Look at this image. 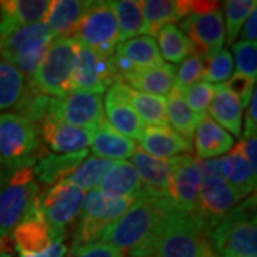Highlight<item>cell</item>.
Wrapping results in <instances>:
<instances>
[{"label":"cell","mask_w":257,"mask_h":257,"mask_svg":"<svg viewBox=\"0 0 257 257\" xmlns=\"http://www.w3.org/2000/svg\"><path fill=\"white\" fill-rule=\"evenodd\" d=\"M104 110H106V116H107L106 120L116 132H119L120 135L132 139V140L133 139L139 140L140 136L143 135L146 124L142 121V119L126 101L111 90H109L107 96H106Z\"/></svg>","instance_id":"obj_29"},{"label":"cell","mask_w":257,"mask_h":257,"mask_svg":"<svg viewBox=\"0 0 257 257\" xmlns=\"http://www.w3.org/2000/svg\"><path fill=\"white\" fill-rule=\"evenodd\" d=\"M90 2L55 0L50 5L46 23L55 37H73Z\"/></svg>","instance_id":"obj_28"},{"label":"cell","mask_w":257,"mask_h":257,"mask_svg":"<svg viewBox=\"0 0 257 257\" xmlns=\"http://www.w3.org/2000/svg\"><path fill=\"white\" fill-rule=\"evenodd\" d=\"M224 15L226 18V26H224V35L229 45H233L234 40L240 35V30L243 28L244 22L251 15V12L256 9V0H229L224 2Z\"/></svg>","instance_id":"obj_39"},{"label":"cell","mask_w":257,"mask_h":257,"mask_svg":"<svg viewBox=\"0 0 257 257\" xmlns=\"http://www.w3.org/2000/svg\"><path fill=\"white\" fill-rule=\"evenodd\" d=\"M12 233L18 253H25V254L43 253L52 246V243L56 239H59L52 233L45 219L36 210V204H35V210L22 223H19Z\"/></svg>","instance_id":"obj_20"},{"label":"cell","mask_w":257,"mask_h":257,"mask_svg":"<svg viewBox=\"0 0 257 257\" xmlns=\"http://www.w3.org/2000/svg\"><path fill=\"white\" fill-rule=\"evenodd\" d=\"M109 90L116 93L119 97L126 101L145 124L167 126L169 121H167L166 97H159V96L138 92L121 80L111 84Z\"/></svg>","instance_id":"obj_18"},{"label":"cell","mask_w":257,"mask_h":257,"mask_svg":"<svg viewBox=\"0 0 257 257\" xmlns=\"http://www.w3.org/2000/svg\"><path fill=\"white\" fill-rule=\"evenodd\" d=\"M216 257H219V256H216Z\"/></svg>","instance_id":"obj_53"},{"label":"cell","mask_w":257,"mask_h":257,"mask_svg":"<svg viewBox=\"0 0 257 257\" xmlns=\"http://www.w3.org/2000/svg\"><path fill=\"white\" fill-rule=\"evenodd\" d=\"M200 193L202 173L199 160L190 155L176 156L173 173L163 199L173 210L197 213Z\"/></svg>","instance_id":"obj_12"},{"label":"cell","mask_w":257,"mask_h":257,"mask_svg":"<svg viewBox=\"0 0 257 257\" xmlns=\"http://www.w3.org/2000/svg\"><path fill=\"white\" fill-rule=\"evenodd\" d=\"M120 80L113 56L106 57L89 47L79 46L72 77V92L82 90L101 96L111 84Z\"/></svg>","instance_id":"obj_13"},{"label":"cell","mask_w":257,"mask_h":257,"mask_svg":"<svg viewBox=\"0 0 257 257\" xmlns=\"http://www.w3.org/2000/svg\"><path fill=\"white\" fill-rule=\"evenodd\" d=\"M132 165L149 192L160 197H165L170 177L173 173L175 157L160 159V157L150 156L138 147L132 156Z\"/></svg>","instance_id":"obj_21"},{"label":"cell","mask_w":257,"mask_h":257,"mask_svg":"<svg viewBox=\"0 0 257 257\" xmlns=\"http://www.w3.org/2000/svg\"><path fill=\"white\" fill-rule=\"evenodd\" d=\"M211 247L219 257H256V196L241 200L210 231Z\"/></svg>","instance_id":"obj_3"},{"label":"cell","mask_w":257,"mask_h":257,"mask_svg":"<svg viewBox=\"0 0 257 257\" xmlns=\"http://www.w3.org/2000/svg\"><path fill=\"white\" fill-rule=\"evenodd\" d=\"M209 113L220 127L229 130L234 136L241 135V121H243V107L240 101L231 96L224 84L214 86V96L209 106Z\"/></svg>","instance_id":"obj_30"},{"label":"cell","mask_w":257,"mask_h":257,"mask_svg":"<svg viewBox=\"0 0 257 257\" xmlns=\"http://www.w3.org/2000/svg\"><path fill=\"white\" fill-rule=\"evenodd\" d=\"M28 79L12 64L0 60V111L16 109Z\"/></svg>","instance_id":"obj_37"},{"label":"cell","mask_w":257,"mask_h":257,"mask_svg":"<svg viewBox=\"0 0 257 257\" xmlns=\"http://www.w3.org/2000/svg\"><path fill=\"white\" fill-rule=\"evenodd\" d=\"M180 93L190 110L196 114L206 116V111L209 110V106L214 96V86L206 82H199Z\"/></svg>","instance_id":"obj_42"},{"label":"cell","mask_w":257,"mask_h":257,"mask_svg":"<svg viewBox=\"0 0 257 257\" xmlns=\"http://www.w3.org/2000/svg\"><path fill=\"white\" fill-rule=\"evenodd\" d=\"M180 26L192 42L194 53L202 56L204 60L223 49L226 35L220 8L209 13H189L180 20Z\"/></svg>","instance_id":"obj_15"},{"label":"cell","mask_w":257,"mask_h":257,"mask_svg":"<svg viewBox=\"0 0 257 257\" xmlns=\"http://www.w3.org/2000/svg\"><path fill=\"white\" fill-rule=\"evenodd\" d=\"M64 257H127L121 250L103 241L72 246Z\"/></svg>","instance_id":"obj_45"},{"label":"cell","mask_w":257,"mask_h":257,"mask_svg":"<svg viewBox=\"0 0 257 257\" xmlns=\"http://www.w3.org/2000/svg\"><path fill=\"white\" fill-rule=\"evenodd\" d=\"M8 247V239H2L0 237V253H3Z\"/></svg>","instance_id":"obj_50"},{"label":"cell","mask_w":257,"mask_h":257,"mask_svg":"<svg viewBox=\"0 0 257 257\" xmlns=\"http://www.w3.org/2000/svg\"><path fill=\"white\" fill-rule=\"evenodd\" d=\"M146 190L138 172L127 160H117L99 184V192L103 196L119 200H136Z\"/></svg>","instance_id":"obj_22"},{"label":"cell","mask_w":257,"mask_h":257,"mask_svg":"<svg viewBox=\"0 0 257 257\" xmlns=\"http://www.w3.org/2000/svg\"><path fill=\"white\" fill-rule=\"evenodd\" d=\"M87 155H89L87 149L76 153H64V155L47 153L33 167L35 176L43 184L53 186L56 183H60L73 175Z\"/></svg>","instance_id":"obj_26"},{"label":"cell","mask_w":257,"mask_h":257,"mask_svg":"<svg viewBox=\"0 0 257 257\" xmlns=\"http://www.w3.org/2000/svg\"><path fill=\"white\" fill-rule=\"evenodd\" d=\"M135 200H119L103 196L99 190H92L83 203L82 211L72 231V246H82L99 241L101 233L120 219Z\"/></svg>","instance_id":"obj_9"},{"label":"cell","mask_w":257,"mask_h":257,"mask_svg":"<svg viewBox=\"0 0 257 257\" xmlns=\"http://www.w3.org/2000/svg\"><path fill=\"white\" fill-rule=\"evenodd\" d=\"M92 152L97 157L110 160H126L136 152V143L116 132L104 119L99 127L93 130Z\"/></svg>","instance_id":"obj_27"},{"label":"cell","mask_w":257,"mask_h":257,"mask_svg":"<svg viewBox=\"0 0 257 257\" xmlns=\"http://www.w3.org/2000/svg\"><path fill=\"white\" fill-rule=\"evenodd\" d=\"M84 197V190L63 180L47 187L43 192H39L36 210L45 219L56 237H66L67 227L74 224L82 211Z\"/></svg>","instance_id":"obj_10"},{"label":"cell","mask_w":257,"mask_h":257,"mask_svg":"<svg viewBox=\"0 0 257 257\" xmlns=\"http://www.w3.org/2000/svg\"><path fill=\"white\" fill-rule=\"evenodd\" d=\"M50 99L52 97L43 94L35 86V83L28 79L26 89L22 94V99L18 103L15 110L18 111V114H20L22 117L29 120L30 123L39 126L42 123V120L47 117Z\"/></svg>","instance_id":"obj_38"},{"label":"cell","mask_w":257,"mask_h":257,"mask_svg":"<svg viewBox=\"0 0 257 257\" xmlns=\"http://www.w3.org/2000/svg\"><path fill=\"white\" fill-rule=\"evenodd\" d=\"M33 167L0 170V237L8 239L19 223L35 210L40 189Z\"/></svg>","instance_id":"obj_4"},{"label":"cell","mask_w":257,"mask_h":257,"mask_svg":"<svg viewBox=\"0 0 257 257\" xmlns=\"http://www.w3.org/2000/svg\"><path fill=\"white\" fill-rule=\"evenodd\" d=\"M210 226L197 213L167 210L159 226L153 257H216Z\"/></svg>","instance_id":"obj_2"},{"label":"cell","mask_w":257,"mask_h":257,"mask_svg":"<svg viewBox=\"0 0 257 257\" xmlns=\"http://www.w3.org/2000/svg\"><path fill=\"white\" fill-rule=\"evenodd\" d=\"M47 117L92 132L106 119L101 96L82 90H73L62 99H50Z\"/></svg>","instance_id":"obj_14"},{"label":"cell","mask_w":257,"mask_h":257,"mask_svg":"<svg viewBox=\"0 0 257 257\" xmlns=\"http://www.w3.org/2000/svg\"><path fill=\"white\" fill-rule=\"evenodd\" d=\"M39 130L45 146L62 155L86 150V147L92 143V130L76 127L50 117L42 120Z\"/></svg>","instance_id":"obj_17"},{"label":"cell","mask_w":257,"mask_h":257,"mask_svg":"<svg viewBox=\"0 0 257 257\" xmlns=\"http://www.w3.org/2000/svg\"><path fill=\"white\" fill-rule=\"evenodd\" d=\"M113 62L116 64L120 79L124 74L136 70L155 69L165 64L156 40L152 36L133 37L117 45L113 55Z\"/></svg>","instance_id":"obj_16"},{"label":"cell","mask_w":257,"mask_h":257,"mask_svg":"<svg viewBox=\"0 0 257 257\" xmlns=\"http://www.w3.org/2000/svg\"><path fill=\"white\" fill-rule=\"evenodd\" d=\"M73 37L82 45L106 57L114 55L120 42L119 25L109 2H90Z\"/></svg>","instance_id":"obj_11"},{"label":"cell","mask_w":257,"mask_h":257,"mask_svg":"<svg viewBox=\"0 0 257 257\" xmlns=\"http://www.w3.org/2000/svg\"><path fill=\"white\" fill-rule=\"evenodd\" d=\"M0 166H2V159H0Z\"/></svg>","instance_id":"obj_52"},{"label":"cell","mask_w":257,"mask_h":257,"mask_svg":"<svg viewBox=\"0 0 257 257\" xmlns=\"http://www.w3.org/2000/svg\"><path fill=\"white\" fill-rule=\"evenodd\" d=\"M243 145H244V153L247 157L250 167H251V172L256 175L257 173V139L256 135H251L247 139H243Z\"/></svg>","instance_id":"obj_48"},{"label":"cell","mask_w":257,"mask_h":257,"mask_svg":"<svg viewBox=\"0 0 257 257\" xmlns=\"http://www.w3.org/2000/svg\"><path fill=\"white\" fill-rule=\"evenodd\" d=\"M0 257H12L9 253H6V251H3V253H0Z\"/></svg>","instance_id":"obj_51"},{"label":"cell","mask_w":257,"mask_h":257,"mask_svg":"<svg viewBox=\"0 0 257 257\" xmlns=\"http://www.w3.org/2000/svg\"><path fill=\"white\" fill-rule=\"evenodd\" d=\"M143 152L160 159H170L182 153H190L193 145L190 140L180 136L169 126H149L139 139Z\"/></svg>","instance_id":"obj_23"},{"label":"cell","mask_w":257,"mask_h":257,"mask_svg":"<svg viewBox=\"0 0 257 257\" xmlns=\"http://www.w3.org/2000/svg\"><path fill=\"white\" fill-rule=\"evenodd\" d=\"M117 160L103 159L97 156H89L83 163L79 166V169L73 175L67 179L69 183L74 184L76 187L82 190H94L100 182L104 179V176L114 167Z\"/></svg>","instance_id":"obj_36"},{"label":"cell","mask_w":257,"mask_h":257,"mask_svg":"<svg viewBox=\"0 0 257 257\" xmlns=\"http://www.w3.org/2000/svg\"><path fill=\"white\" fill-rule=\"evenodd\" d=\"M234 140L210 117L204 116L194 132V149L197 160L217 159L229 153L233 149Z\"/></svg>","instance_id":"obj_24"},{"label":"cell","mask_w":257,"mask_h":257,"mask_svg":"<svg viewBox=\"0 0 257 257\" xmlns=\"http://www.w3.org/2000/svg\"><path fill=\"white\" fill-rule=\"evenodd\" d=\"M52 2L49 0H2L0 35L23 26L45 22Z\"/></svg>","instance_id":"obj_19"},{"label":"cell","mask_w":257,"mask_h":257,"mask_svg":"<svg viewBox=\"0 0 257 257\" xmlns=\"http://www.w3.org/2000/svg\"><path fill=\"white\" fill-rule=\"evenodd\" d=\"M233 53L236 59L237 73L244 74L250 79L256 80L257 77V43L240 40L233 43Z\"/></svg>","instance_id":"obj_43"},{"label":"cell","mask_w":257,"mask_h":257,"mask_svg":"<svg viewBox=\"0 0 257 257\" xmlns=\"http://www.w3.org/2000/svg\"><path fill=\"white\" fill-rule=\"evenodd\" d=\"M203 73H204V59L197 53H193L184 60L179 67V70L176 72L173 89L182 92L184 89L200 82L203 79Z\"/></svg>","instance_id":"obj_41"},{"label":"cell","mask_w":257,"mask_h":257,"mask_svg":"<svg viewBox=\"0 0 257 257\" xmlns=\"http://www.w3.org/2000/svg\"><path fill=\"white\" fill-rule=\"evenodd\" d=\"M203 117L204 116L196 114L194 111L189 109L182 93L179 90L173 89L169 93L167 121L173 126V130H176L180 136L192 142V139L194 138V132Z\"/></svg>","instance_id":"obj_34"},{"label":"cell","mask_w":257,"mask_h":257,"mask_svg":"<svg viewBox=\"0 0 257 257\" xmlns=\"http://www.w3.org/2000/svg\"><path fill=\"white\" fill-rule=\"evenodd\" d=\"M257 94L256 90L251 96V100L248 103V110L246 114V126H244V133L243 139H247L251 135L257 133V117H256V107H257Z\"/></svg>","instance_id":"obj_47"},{"label":"cell","mask_w":257,"mask_h":257,"mask_svg":"<svg viewBox=\"0 0 257 257\" xmlns=\"http://www.w3.org/2000/svg\"><path fill=\"white\" fill-rule=\"evenodd\" d=\"M257 36V13L256 9L251 12V15L248 16L247 20L244 22L243 28H241V40H247V42H256Z\"/></svg>","instance_id":"obj_49"},{"label":"cell","mask_w":257,"mask_h":257,"mask_svg":"<svg viewBox=\"0 0 257 257\" xmlns=\"http://www.w3.org/2000/svg\"><path fill=\"white\" fill-rule=\"evenodd\" d=\"M220 167L221 175L230 184L240 190H244L248 194L254 192L257 177L251 172L250 163L246 157L243 140L231 149L227 156L220 157Z\"/></svg>","instance_id":"obj_32"},{"label":"cell","mask_w":257,"mask_h":257,"mask_svg":"<svg viewBox=\"0 0 257 257\" xmlns=\"http://www.w3.org/2000/svg\"><path fill=\"white\" fill-rule=\"evenodd\" d=\"M202 173V193L197 214L206 221L210 229L217 224L236 204L246 199L248 193L230 184L221 175L220 157L199 160Z\"/></svg>","instance_id":"obj_8"},{"label":"cell","mask_w":257,"mask_h":257,"mask_svg":"<svg viewBox=\"0 0 257 257\" xmlns=\"http://www.w3.org/2000/svg\"><path fill=\"white\" fill-rule=\"evenodd\" d=\"M176 72L177 67L175 64L165 63L160 67L136 70L124 74L121 77V82H124L138 92L163 97V96H169V93L173 90Z\"/></svg>","instance_id":"obj_25"},{"label":"cell","mask_w":257,"mask_h":257,"mask_svg":"<svg viewBox=\"0 0 257 257\" xmlns=\"http://www.w3.org/2000/svg\"><path fill=\"white\" fill-rule=\"evenodd\" d=\"M47 155L39 126L18 113H0V159L3 169L35 167Z\"/></svg>","instance_id":"obj_5"},{"label":"cell","mask_w":257,"mask_h":257,"mask_svg":"<svg viewBox=\"0 0 257 257\" xmlns=\"http://www.w3.org/2000/svg\"><path fill=\"white\" fill-rule=\"evenodd\" d=\"M142 10L147 25L149 35L157 36L159 30L165 25L180 22L189 15V2L179 0H145L142 2Z\"/></svg>","instance_id":"obj_31"},{"label":"cell","mask_w":257,"mask_h":257,"mask_svg":"<svg viewBox=\"0 0 257 257\" xmlns=\"http://www.w3.org/2000/svg\"><path fill=\"white\" fill-rule=\"evenodd\" d=\"M67 253V246H66V237H59L56 239L52 246L47 248L43 253H37V254H25V253H19V257H64Z\"/></svg>","instance_id":"obj_46"},{"label":"cell","mask_w":257,"mask_h":257,"mask_svg":"<svg viewBox=\"0 0 257 257\" xmlns=\"http://www.w3.org/2000/svg\"><path fill=\"white\" fill-rule=\"evenodd\" d=\"M149 257H152V256H149Z\"/></svg>","instance_id":"obj_54"},{"label":"cell","mask_w":257,"mask_h":257,"mask_svg":"<svg viewBox=\"0 0 257 257\" xmlns=\"http://www.w3.org/2000/svg\"><path fill=\"white\" fill-rule=\"evenodd\" d=\"M224 87L231 96H234L240 101L241 107L244 109L246 106H248L251 96L256 90V80L250 79L244 74L233 73L227 83L224 84Z\"/></svg>","instance_id":"obj_44"},{"label":"cell","mask_w":257,"mask_h":257,"mask_svg":"<svg viewBox=\"0 0 257 257\" xmlns=\"http://www.w3.org/2000/svg\"><path fill=\"white\" fill-rule=\"evenodd\" d=\"M109 3L119 25L120 43L126 42L128 39H133L138 35L149 36V30L142 10V2L120 0V2H109Z\"/></svg>","instance_id":"obj_33"},{"label":"cell","mask_w":257,"mask_h":257,"mask_svg":"<svg viewBox=\"0 0 257 257\" xmlns=\"http://www.w3.org/2000/svg\"><path fill=\"white\" fill-rule=\"evenodd\" d=\"M204 73H203V82L214 83V84H221L223 82L229 80L233 74L234 69V62L231 52L227 49H221L214 56L204 60Z\"/></svg>","instance_id":"obj_40"},{"label":"cell","mask_w":257,"mask_h":257,"mask_svg":"<svg viewBox=\"0 0 257 257\" xmlns=\"http://www.w3.org/2000/svg\"><path fill=\"white\" fill-rule=\"evenodd\" d=\"M159 52L162 57L172 63H183L184 60L194 53V47L189 37L184 35L176 25H165L157 33Z\"/></svg>","instance_id":"obj_35"},{"label":"cell","mask_w":257,"mask_h":257,"mask_svg":"<svg viewBox=\"0 0 257 257\" xmlns=\"http://www.w3.org/2000/svg\"><path fill=\"white\" fill-rule=\"evenodd\" d=\"M169 209L163 197L146 190L101 233L99 241L119 248L127 257H153L155 237Z\"/></svg>","instance_id":"obj_1"},{"label":"cell","mask_w":257,"mask_h":257,"mask_svg":"<svg viewBox=\"0 0 257 257\" xmlns=\"http://www.w3.org/2000/svg\"><path fill=\"white\" fill-rule=\"evenodd\" d=\"M53 39L46 22L13 29L0 35V59L16 67L26 79H32Z\"/></svg>","instance_id":"obj_6"},{"label":"cell","mask_w":257,"mask_h":257,"mask_svg":"<svg viewBox=\"0 0 257 257\" xmlns=\"http://www.w3.org/2000/svg\"><path fill=\"white\" fill-rule=\"evenodd\" d=\"M80 43L74 37H55L43 63L30 79L37 89L52 99H62L72 92L76 56Z\"/></svg>","instance_id":"obj_7"}]
</instances>
